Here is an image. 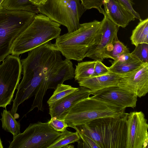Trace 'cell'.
<instances>
[{
    "label": "cell",
    "mask_w": 148,
    "mask_h": 148,
    "mask_svg": "<svg viewBox=\"0 0 148 148\" xmlns=\"http://www.w3.org/2000/svg\"><path fill=\"white\" fill-rule=\"evenodd\" d=\"M28 56L21 60L23 79L11 111L17 112L19 106L35 95L37 89H48L51 73L62 61L61 53L50 41L29 51Z\"/></svg>",
    "instance_id": "6da1fadb"
},
{
    "label": "cell",
    "mask_w": 148,
    "mask_h": 148,
    "mask_svg": "<svg viewBox=\"0 0 148 148\" xmlns=\"http://www.w3.org/2000/svg\"><path fill=\"white\" fill-rule=\"evenodd\" d=\"M125 108L109 103L94 95L79 101L61 116L68 127L87 123L99 118L118 117L126 114Z\"/></svg>",
    "instance_id": "7a4b0ae2"
},
{
    "label": "cell",
    "mask_w": 148,
    "mask_h": 148,
    "mask_svg": "<svg viewBox=\"0 0 148 148\" xmlns=\"http://www.w3.org/2000/svg\"><path fill=\"white\" fill-rule=\"evenodd\" d=\"M60 25L45 15L37 14L32 23L14 41L11 54L19 56L56 39L60 36Z\"/></svg>",
    "instance_id": "3957f363"
},
{
    "label": "cell",
    "mask_w": 148,
    "mask_h": 148,
    "mask_svg": "<svg viewBox=\"0 0 148 148\" xmlns=\"http://www.w3.org/2000/svg\"><path fill=\"white\" fill-rule=\"evenodd\" d=\"M101 21L96 20L80 24L77 30L60 36L56 39V47L66 58L80 61L95 42Z\"/></svg>",
    "instance_id": "277c9868"
},
{
    "label": "cell",
    "mask_w": 148,
    "mask_h": 148,
    "mask_svg": "<svg viewBox=\"0 0 148 148\" xmlns=\"http://www.w3.org/2000/svg\"><path fill=\"white\" fill-rule=\"evenodd\" d=\"M36 14L3 7L0 9V64L11 54L14 41L32 23Z\"/></svg>",
    "instance_id": "5b68a950"
},
{
    "label": "cell",
    "mask_w": 148,
    "mask_h": 148,
    "mask_svg": "<svg viewBox=\"0 0 148 148\" xmlns=\"http://www.w3.org/2000/svg\"><path fill=\"white\" fill-rule=\"evenodd\" d=\"M37 9L39 13L66 27L68 33L79 28L80 19L86 10L79 0H45Z\"/></svg>",
    "instance_id": "8992f818"
},
{
    "label": "cell",
    "mask_w": 148,
    "mask_h": 148,
    "mask_svg": "<svg viewBox=\"0 0 148 148\" xmlns=\"http://www.w3.org/2000/svg\"><path fill=\"white\" fill-rule=\"evenodd\" d=\"M49 122L30 123L22 133L13 136L9 148H48L61 134Z\"/></svg>",
    "instance_id": "52a82bcc"
},
{
    "label": "cell",
    "mask_w": 148,
    "mask_h": 148,
    "mask_svg": "<svg viewBox=\"0 0 148 148\" xmlns=\"http://www.w3.org/2000/svg\"><path fill=\"white\" fill-rule=\"evenodd\" d=\"M22 66L18 56H7L0 64V107L10 104L21 78Z\"/></svg>",
    "instance_id": "ba28073f"
},
{
    "label": "cell",
    "mask_w": 148,
    "mask_h": 148,
    "mask_svg": "<svg viewBox=\"0 0 148 148\" xmlns=\"http://www.w3.org/2000/svg\"><path fill=\"white\" fill-rule=\"evenodd\" d=\"M128 113L118 117L99 118L88 123L100 133L104 148H126V126Z\"/></svg>",
    "instance_id": "9c48e42d"
},
{
    "label": "cell",
    "mask_w": 148,
    "mask_h": 148,
    "mask_svg": "<svg viewBox=\"0 0 148 148\" xmlns=\"http://www.w3.org/2000/svg\"><path fill=\"white\" fill-rule=\"evenodd\" d=\"M104 16L94 43L85 55V57L102 62L112 50L114 42L118 39L117 33L119 28L106 15Z\"/></svg>",
    "instance_id": "30bf717a"
},
{
    "label": "cell",
    "mask_w": 148,
    "mask_h": 148,
    "mask_svg": "<svg viewBox=\"0 0 148 148\" xmlns=\"http://www.w3.org/2000/svg\"><path fill=\"white\" fill-rule=\"evenodd\" d=\"M126 126V148H147L148 125L141 111L128 113Z\"/></svg>",
    "instance_id": "8fae6325"
},
{
    "label": "cell",
    "mask_w": 148,
    "mask_h": 148,
    "mask_svg": "<svg viewBox=\"0 0 148 148\" xmlns=\"http://www.w3.org/2000/svg\"><path fill=\"white\" fill-rule=\"evenodd\" d=\"M117 86L140 98L148 92V62L130 72L119 75Z\"/></svg>",
    "instance_id": "7c38bea8"
},
{
    "label": "cell",
    "mask_w": 148,
    "mask_h": 148,
    "mask_svg": "<svg viewBox=\"0 0 148 148\" xmlns=\"http://www.w3.org/2000/svg\"><path fill=\"white\" fill-rule=\"evenodd\" d=\"M92 95L109 103L120 107L134 108L137 96L118 86H112L96 91Z\"/></svg>",
    "instance_id": "4fadbf2b"
},
{
    "label": "cell",
    "mask_w": 148,
    "mask_h": 148,
    "mask_svg": "<svg viewBox=\"0 0 148 148\" xmlns=\"http://www.w3.org/2000/svg\"><path fill=\"white\" fill-rule=\"evenodd\" d=\"M91 94L90 89L80 86L77 90L49 106V114L51 118L56 116L60 119L62 114L74 104Z\"/></svg>",
    "instance_id": "5bb4252c"
},
{
    "label": "cell",
    "mask_w": 148,
    "mask_h": 148,
    "mask_svg": "<svg viewBox=\"0 0 148 148\" xmlns=\"http://www.w3.org/2000/svg\"><path fill=\"white\" fill-rule=\"evenodd\" d=\"M105 14L117 25L125 28L132 21L134 16L117 0H103Z\"/></svg>",
    "instance_id": "9a60e30c"
},
{
    "label": "cell",
    "mask_w": 148,
    "mask_h": 148,
    "mask_svg": "<svg viewBox=\"0 0 148 148\" xmlns=\"http://www.w3.org/2000/svg\"><path fill=\"white\" fill-rule=\"evenodd\" d=\"M119 75L110 72L103 75L90 77L77 82L80 86L90 89L92 93L112 86H117Z\"/></svg>",
    "instance_id": "2e32d148"
},
{
    "label": "cell",
    "mask_w": 148,
    "mask_h": 148,
    "mask_svg": "<svg viewBox=\"0 0 148 148\" xmlns=\"http://www.w3.org/2000/svg\"><path fill=\"white\" fill-rule=\"evenodd\" d=\"M75 69L71 60L66 58L56 66L50 77L48 89L56 88L58 84L65 81L71 79L75 76Z\"/></svg>",
    "instance_id": "e0dca14e"
},
{
    "label": "cell",
    "mask_w": 148,
    "mask_h": 148,
    "mask_svg": "<svg viewBox=\"0 0 148 148\" xmlns=\"http://www.w3.org/2000/svg\"><path fill=\"white\" fill-rule=\"evenodd\" d=\"M109 61L112 63L109 67L110 71L119 75L131 71L144 63L130 52L122 54L116 60Z\"/></svg>",
    "instance_id": "ac0fdd59"
},
{
    "label": "cell",
    "mask_w": 148,
    "mask_h": 148,
    "mask_svg": "<svg viewBox=\"0 0 148 148\" xmlns=\"http://www.w3.org/2000/svg\"><path fill=\"white\" fill-rule=\"evenodd\" d=\"M139 21L130 38L132 44L135 46L142 43L148 44V18Z\"/></svg>",
    "instance_id": "d6986e66"
},
{
    "label": "cell",
    "mask_w": 148,
    "mask_h": 148,
    "mask_svg": "<svg viewBox=\"0 0 148 148\" xmlns=\"http://www.w3.org/2000/svg\"><path fill=\"white\" fill-rule=\"evenodd\" d=\"M2 127L5 131L10 132L14 136L20 133V125L16 120L10 111L4 109L1 113Z\"/></svg>",
    "instance_id": "ffe728a7"
},
{
    "label": "cell",
    "mask_w": 148,
    "mask_h": 148,
    "mask_svg": "<svg viewBox=\"0 0 148 148\" xmlns=\"http://www.w3.org/2000/svg\"><path fill=\"white\" fill-rule=\"evenodd\" d=\"M95 63V60L78 62L75 65L74 77L75 80L78 82L92 77Z\"/></svg>",
    "instance_id": "44dd1931"
},
{
    "label": "cell",
    "mask_w": 148,
    "mask_h": 148,
    "mask_svg": "<svg viewBox=\"0 0 148 148\" xmlns=\"http://www.w3.org/2000/svg\"><path fill=\"white\" fill-rule=\"evenodd\" d=\"M2 6L5 9L20 10L38 14L37 6L33 5L30 0H4Z\"/></svg>",
    "instance_id": "7402d4cb"
},
{
    "label": "cell",
    "mask_w": 148,
    "mask_h": 148,
    "mask_svg": "<svg viewBox=\"0 0 148 148\" xmlns=\"http://www.w3.org/2000/svg\"><path fill=\"white\" fill-rule=\"evenodd\" d=\"M80 139L77 131L73 132L66 129L61 132L60 135L48 148H63L65 146L75 142H78Z\"/></svg>",
    "instance_id": "603a6c76"
},
{
    "label": "cell",
    "mask_w": 148,
    "mask_h": 148,
    "mask_svg": "<svg viewBox=\"0 0 148 148\" xmlns=\"http://www.w3.org/2000/svg\"><path fill=\"white\" fill-rule=\"evenodd\" d=\"M93 140L100 148H104L101 135L95 127L85 123L77 126L75 128Z\"/></svg>",
    "instance_id": "cb8c5ba5"
},
{
    "label": "cell",
    "mask_w": 148,
    "mask_h": 148,
    "mask_svg": "<svg viewBox=\"0 0 148 148\" xmlns=\"http://www.w3.org/2000/svg\"><path fill=\"white\" fill-rule=\"evenodd\" d=\"M78 89L71 86L63 84H58L53 94L47 101L49 106Z\"/></svg>",
    "instance_id": "d4e9b609"
},
{
    "label": "cell",
    "mask_w": 148,
    "mask_h": 148,
    "mask_svg": "<svg viewBox=\"0 0 148 148\" xmlns=\"http://www.w3.org/2000/svg\"><path fill=\"white\" fill-rule=\"evenodd\" d=\"M129 52V48L118 39L114 43L112 50L107 54L106 58H111L115 60L122 54Z\"/></svg>",
    "instance_id": "484cf974"
},
{
    "label": "cell",
    "mask_w": 148,
    "mask_h": 148,
    "mask_svg": "<svg viewBox=\"0 0 148 148\" xmlns=\"http://www.w3.org/2000/svg\"><path fill=\"white\" fill-rule=\"evenodd\" d=\"M135 47L131 54L143 63L148 62V44L140 43Z\"/></svg>",
    "instance_id": "4316f807"
},
{
    "label": "cell",
    "mask_w": 148,
    "mask_h": 148,
    "mask_svg": "<svg viewBox=\"0 0 148 148\" xmlns=\"http://www.w3.org/2000/svg\"><path fill=\"white\" fill-rule=\"evenodd\" d=\"M81 4L85 9H90L95 8L97 10L99 13L105 14L103 5V0H79Z\"/></svg>",
    "instance_id": "83f0119b"
},
{
    "label": "cell",
    "mask_w": 148,
    "mask_h": 148,
    "mask_svg": "<svg viewBox=\"0 0 148 148\" xmlns=\"http://www.w3.org/2000/svg\"><path fill=\"white\" fill-rule=\"evenodd\" d=\"M79 136L80 140L82 142L79 141L78 143L79 147L85 148H100L98 145L92 139L81 132L76 130Z\"/></svg>",
    "instance_id": "f1b7e54d"
},
{
    "label": "cell",
    "mask_w": 148,
    "mask_h": 148,
    "mask_svg": "<svg viewBox=\"0 0 148 148\" xmlns=\"http://www.w3.org/2000/svg\"><path fill=\"white\" fill-rule=\"evenodd\" d=\"M50 125L56 131L61 132L64 131L68 127L65 121L57 118L56 116L51 118L49 121Z\"/></svg>",
    "instance_id": "f546056e"
},
{
    "label": "cell",
    "mask_w": 148,
    "mask_h": 148,
    "mask_svg": "<svg viewBox=\"0 0 148 148\" xmlns=\"http://www.w3.org/2000/svg\"><path fill=\"white\" fill-rule=\"evenodd\" d=\"M110 72L109 67L106 66L102 61L95 60L94 74L92 77L103 75Z\"/></svg>",
    "instance_id": "4dcf8cb0"
},
{
    "label": "cell",
    "mask_w": 148,
    "mask_h": 148,
    "mask_svg": "<svg viewBox=\"0 0 148 148\" xmlns=\"http://www.w3.org/2000/svg\"><path fill=\"white\" fill-rule=\"evenodd\" d=\"M128 10L134 16L135 18L140 20L141 19L139 14L134 9L133 5L134 3L132 0H117Z\"/></svg>",
    "instance_id": "1f68e13d"
},
{
    "label": "cell",
    "mask_w": 148,
    "mask_h": 148,
    "mask_svg": "<svg viewBox=\"0 0 148 148\" xmlns=\"http://www.w3.org/2000/svg\"><path fill=\"white\" fill-rule=\"evenodd\" d=\"M45 0H30V2L34 5L38 6L42 4Z\"/></svg>",
    "instance_id": "d6a6232c"
},
{
    "label": "cell",
    "mask_w": 148,
    "mask_h": 148,
    "mask_svg": "<svg viewBox=\"0 0 148 148\" xmlns=\"http://www.w3.org/2000/svg\"><path fill=\"white\" fill-rule=\"evenodd\" d=\"M63 148H74V145H67L64 147Z\"/></svg>",
    "instance_id": "836d02e7"
},
{
    "label": "cell",
    "mask_w": 148,
    "mask_h": 148,
    "mask_svg": "<svg viewBox=\"0 0 148 148\" xmlns=\"http://www.w3.org/2000/svg\"><path fill=\"white\" fill-rule=\"evenodd\" d=\"M4 0H0V9L3 7L2 5Z\"/></svg>",
    "instance_id": "e575fe53"
},
{
    "label": "cell",
    "mask_w": 148,
    "mask_h": 148,
    "mask_svg": "<svg viewBox=\"0 0 148 148\" xmlns=\"http://www.w3.org/2000/svg\"><path fill=\"white\" fill-rule=\"evenodd\" d=\"M3 146L2 144V141L0 138V148H3Z\"/></svg>",
    "instance_id": "d590c367"
}]
</instances>
